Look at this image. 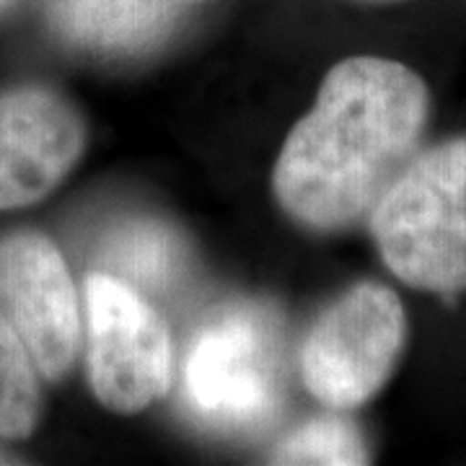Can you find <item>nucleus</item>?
<instances>
[{
	"instance_id": "nucleus-5",
	"label": "nucleus",
	"mask_w": 466,
	"mask_h": 466,
	"mask_svg": "<svg viewBox=\"0 0 466 466\" xmlns=\"http://www.w3.org/2000/svg\"><path fill=\"white\" fill-rule=\"evenodd\" d=\"M86 376L101 407L137 415L161 400L174 376V348L150 300L109 272L86 278Z\"/></svg>"
},
{
	"instance_id": "nucleus-2",
	"label": "nucleus",
	"mask_w": 466,
	"mask_h": 466,
	"mask_svg": "<svg viewBox=\"0 0 466 466\" xmlns=\"http://www.w3.org/2000/svg\"><path fill=\"white\" fill-rule=\"evenodd\" d=\"M368 228L401 283L466 290V135L417 153L376 202Z\"/></svg>"
},
{
	"instance_id": "nucleus-8",
	"label": "nucleus",
	"mask_w": 466,
	"mask_h": 466,
	"mask_svg": "<svg viewBox=\"0 0 466 466\" xmlns=\"http://www.w3.org/2000/svg\"><path fill=\"white\" fill-rule=\"evenodd\" d=\"M50 21L76 47L133 55L158 45L174 26L171 0H50Z\"/></svg>"
},
{
	"instance_id": "nucleus-9",
	"label": "nucleus",
	"mask_w": 466,
	"mask_h": 466,
	"mask_svg": "<svg viewBox=\"0 0 466 466\" xmlns=\"http://www.w3.org/2000/svg\"><path fill=\"white\" fill-rule=\"evenodd\" d=\"M187 251L177 231L158 220H130L106 236L101 267L143 296L167 293L182 278Z\"/></svg>"
},
{
	"instance_id": "nucleus-3",
	"label": "nucleus",
	"mask_w": 466,
	"mask_h": 466,
	"mask_svg": "<svg viewBox=\"0 0 466 466\" xmlns=\"http://www.w3.org/2000/svg\"><path fill=\"white\" fill-rule=\"evenodd\" d=\"M283 332L275 311L233 303L192 337L184 360V401L220 433H251L283 401Z\"/></svg>"
},
{
	"instance_id": "nucleus-13",
	"label": "nucleus",
	"mask_w": 466,
	"mask_h": 466,
	"mask_svg": "<svg viewBox=\"0 0 466 466\" xmlns=\"http://www.w3.org/2000/svg\"><path fill=\"white\" fill-rule=\"evenodd\" d=\"M5 461H8V459H5V456H3V453H0V464H5Z\"/></svg>"
},
{
	"instance_id": "nucleus-4",
	"label": "nucleus",
	"mask_w": 466,
	"mask_h": 466,
	"mask_svg": "<svg viewBox=\"0 0 466 466\" xmlns=\"http://www.w3.org/2000/svg\"><path fill=\"white\" fill-rule=\"evenodd\" d=\"M407 345L400 296L358 283L324 309L300 345L303 386L334 412L358 410L389 383Z\"/></svg>"
},
{
	"instance_id": "nucleus-12",
	"label": "nucleus",
	"mask_w": 466,
	"mask_h": 466,
	"mask_svg": "<svg viewBox=\"0 0 466 466\" xmlns=\"http://www.w3.org/2000/svg\"><path fill=\"white\" fill-rule=\"evenodd\" d=\"M8 3H11V0H0V8H5Z\"/></svg>"
},
{
	"instance_id": "nucleus-1",
	"label": "nucleus",
	"mask_w": 466,
	"mask_h": 466,
	"mask_svg": "<svg viewBox=\"0 0 466 466\" xmlns=\"http://www.w3.org/2000/svg\"><path fill=\"white\" fill-rule=\"evenodd\" d=\"M428 119L431 91L412 67L386 57L337 63L278 156L280 210L317 233L360 223L417 156Z\"/></svg>"
},
{
	"instance_id": "nucleus-6",
	"label": "nucleus",
	"mask_w": 466,
	"mask_h": 466,
	"mask_svg": "<svg viewBox=\"0 0 466 466\" xmlns=\"http://www.w3.org/2000/svg\"><path fill=\"white\" fill-rule=\"evenodd\" d=\"M0 311L42 376L60 381L76 363L84 327L78 293L60 249L42 233L0 238Z\"/></svg>"
},
{
	"instance_id": "nucleus-10",
	"label": "nucleus",
	"mask_w": 466,
	"mask_h": 466,
	"mask_svg": "<svg viewBox=\"0 0 466 466\" xmlns=\"http://www.w3.org/2000/svg\"><path fill=\"white\" fill-rule=\"evenodd\" d=\"M42 415L36 366L24 339L0 311V435L26 438Z\"/></svg>"
},
{
	"instance_id": "nucleus-11",
	"label": "nucleus",
	"mask_w": 466,
	"mask_h": 466,
	"mask_svg": "<svg viewBox=\"0 0 466 466\" xmlns=\"http://www.w3.org/2000/svg\"><path fill=\"white\" fill-rule=\"evenodd\" d=\"M366 441L360 431L339 415L317 417L303 422L283 438L269 464H368Z\"/></svg>"
},
{
	"instance_id": "nucleus-7",
	"label": "nucleus",
	"mask_w": 466,
	"mask_h": 466,
	"mask_svg": "<svg viewBox=\"0 0 466 466\" xmlns=\"http://www.w3.org/2000/svg\"><path fill=\"white\" fill-rule=\"evenodd\" d=\"M86 122L70 101L45 86L0 94V210L45 200L78 167Z\"/></svg>"
}]
</instances>
